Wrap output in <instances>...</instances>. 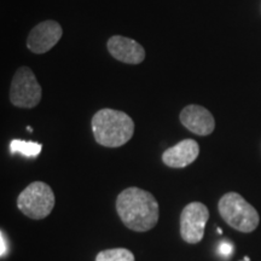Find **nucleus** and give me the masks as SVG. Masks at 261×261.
I'll use <instances>...</instances> for the list:
<instances>
[{"label": "nucleus", "instance_id": "obj_14", "mask_svg": "<svg viewBox=\"0 0 261 261\" xmlns=\"http://www.w3.org/2000/svg\"><path fill=\"white\" fill-rule=\"evenodd\" d=\"M0 244H2V248H0V256L4 257L8 255V252H9L8 240H6L4 231H2V233H0Z\"/></svg>", "mask_w": 261, "mask_h": 261}, {"label": "nucleus", "instance_id": "obj_10", "mask_svg": "<svg viewBox=\"0 0 261 261\" xmlns=\"http://www.w3.org/2000/svg\"><path fill=\"white\" fill-rule=\"evenodd\" d=\"M200 154V145L194 139H184L162 154V161L171 168H184L191 165Z\"/></svg>", "mask_w": 261, "mask_h": 261}, {"label": "nucleus", "instance_id": "obj_4", "mask_svg": "<svg viewBox=\"0 0 261 261\" xmlns=\"http://www.w3.org/2000/svg\"><path fill=\"white\" fill-rule=\"evenodd\" d=\"M17 207L25 217L31 219H44L54 210L55 194L46 182L34 181L19 194Z\"/></svg>", "mask_w": 261, "mask_h": 261}, {"label": "nucleus", "instance_id": "obj_8", "mask_svg": "<svg viewBox=\"0 0 261 261\" xmlns=\"http://www.w3.org/2000/svg\"><path fill=\"white\" fill-rule=\"evenodd\" d=\"M181 125L197 136H210L215 128V120L212 113L204 107L190 104L181 110Z\"/></svg>", "mask_w": 261, "mask_h": 261}, {"label": "nucleus", "instance_id": "obj_1", "mask_svg": "<svg viewBox=\"0 0 261 261\" xmlns=\"http://www.w3.org/2000/svg\"><path fill=\"white\" fill-rule=\"evenodd\" d=\"M116 211L122 223L136 232L151 230L160 217L159 203L152 194L135 187L119 194Z\"/></svg>", "mask_w": 261, "mask_h": 261}, {"label": "nucleus", "instance_id": "obj_7", "mask_svg": "<svg viewBox=\"0 0 261 261\" xmlns=\"http://www.w3.org/2000/svg\"><path fill=\"white\" fill-rule=\"evenodd\" d=\"M62 35L61 24L54 19H47L32 29L27 38V47L33 54H45L60 41Z\"/></svg>", "mask_w": 261, "mask_h": 261}, {"label": "nucleus", "instance_id": "obj_6", "mask_svg": "<svg viewBox=\"0 0 261 261\" xmlns=\"http://www.w3.org/2000/svg\"><path fill=\"white\" fill-rule=\"evenodd\" d=\"M210 219V211L201 202L187 204L180 214V236L184 242L196 244L204 236V228Z\"/></svg>", "mask_w": 261, "mask_h": 261}, {"label": "nucleus", "instance_id": "obj_13", "mask_svg": "<svg viewBox=\"0 0 261 261\" xmlns=\"http://www.w3.org/2000/svg\"><path fill=\"white\" fill-rule=\"evenodd\" d=\"M233 252V244L228 241H223L218 247V253L223 257H228Z\"/></svg>", "mask_w": 261, "mask_h": 261}, {"label": "nucleus", "instance_id": "obj_12", "mask_svg": "<svg viewBox=\"0 0 261 261\" xmlns=\"http://www.w3.org/2000/svg\"><path fill=\"white\" fill-rule=\"evenodd\" d=\"M96 261H135V255L126 248H114L98 253Z\"/></svg>", "mask_w": 261, "mask_h": 261}, {"label": "nucleus", "instance_id": "obj_3", "mask_svg": "<svg viewBox=\"0 0 261 261\" xmlns=\"http://www.w3.org/2000/svg\"><path fill=\"white\" fill-rule=\"evenodd\" d=\"M218 210L221 218L240 232H253L259 226V213L237 192H227L219 200Z\"/></svg>", "mask_w": 261, "mask_h": 261}, {"label": "nucleus", "instance_id": "obj_15", "mask_svg": "<svg viewBox=\"0 0 261 261\" xmlns=\"http://www.w3.org/2000/svg\"><path fill=\"white\" fill-rule=\"evenodd\" d=\"M218 233H223V230H221V228H218Z\"/></svg>", "mask_w": 261, "mask_h": 261}, {"label": "nucleus", "instance_id": "obj_16", "mask_svg": "<svg viewBox=\"0 0 261 261\" xmlns=\"http://www.w3.org/2000/svg\"><path fill=\"white\" fill-rule=\"evenodd\" d=\"M244 261H249V259H248V257H246V259H244Z\"/></svg>", "mask_w": 261, "mask_h": 261}, {"label": "nucleus", "instance_id": "obj_11", "mask_svg": "<svg viewBox=\"0 0 261 261\" xmlns=\"http://www.w3.org/2000/svg\"><path fill=\"white\" fill-rule=\"evenodd\" d=\"M42 146L40 143L35 142H27V140L14 139L10 144V151L11 154H21L25 158H38L41 152Z\"/></svg>", "mask_w": 261, "mask_h": 261}, {"label": "nucleus", "instance_id": "obj_5", "mask_svg": "<svg viewBox=\"0 0 261 261\" xmlns=\"http://www.w3.org/2000/svg\"><path fill=\"white\" fill-rule=\"evenodd\" d=\"M42 90L31 68L21 67L15 73L10 87V100L17 108L37 107L41 100Z\"/></svg>", "mask_w": 261, "mask_h": 261}, {"label": "nucleus", "instance_id": "obj_2", "mask_svg": "<svg viewBox=\"0 0 261 261\" xmlns=\"http://www.w3.org/2000/svg\"><path fill=\"white\" fill-rule=\"evenodd\" d=\"M91 125L96 142L106 148L125 145L135 133V122L130 116L109 108L100 109L94 114Z\"/></svg>", "mask_w": 261, "mask_h": 261}, {"label": "nucleus", "instance_id": "obj_9", "mask_svg": "<svg viewBox=\"0 0 261 261\" xmlns=\"http://www.w3.org/2000/svg\"><path fill=\"white\" fill-rule=\"evenodd\" d=\"M108 51L115 60L126 64H140L145 60V50L130 38L114 35L108 40Z\"/></svg>", "mask_w": 261, "mask_h": 261}]
</instances>
